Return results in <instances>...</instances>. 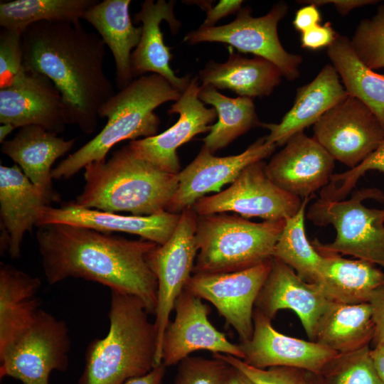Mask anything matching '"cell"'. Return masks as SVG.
<instances>
[{
    "label": "cell",
    "mask_w": 384,
    "mask_h": 384,
    "mask_svg": "<svg viewBox=\"0 0 384 384\" xmlns=\"http://www.w3.org/2000/svg\"><path fill=\"white\" fill-rule=\"evenodd\" d=\"M36 240L49 284L68 278L95 282L137 297L155 314L158 281L149 255L158 244L65 224L38 227Z\"/></svg>",
    "instance_id": "6da1fadb"
},
{
    "label": "cell",
    "mask_w": 384,
    "mask_h": 384,
    "mask_svg": "<svg viewBox=\"0 0 384 384\" xmlns=\"http://www.w3.org/2000/svg\"><path fill=\"white\" fill-rule=\"evenodd\" d=\"M23 67L48 77L60 92L69 124L85 134L115 94L104 70L106 45L80 21H43L22 33Z\"/></svg>",
    "instance_id": "7a4b0ae2"
},
{
    "label": "cell",
    "mask_w": 384,
    "mask_h": 384,
    "mask_svg": "<svg viewBox=\"0 0 384 384\" xmlns=\"http://www.w3.org/2000/svg\"><path fill=\"white\" fill-rule=\"evenodd\" d=\"M85 186L76 206L146 216L166 211L178 186V174L166 172L137 156L129 145L85 168Z\"/></svg>",
    "instance_id": "3957f363"
},
{
    "label": "cell",
    "mask_w": 384,
    "mask_h": 384,
    "mask_svg": "<svg viewBox=\"0 0 384 384\" xmlns=\"http://www.w3.org/2000/svg\"><path fill=\"white\" fill-rule=\"evenodd\" d=\"M149 315L137 297L111 291L108 333L88 345L78 384H124L156 367L157 333Z\"/></svg>",
    "instance_id": "277c9868"
},
{
    "label": "cell",
    "mask_w": 384,
    "mask_h": 384,
    "mask_svg": "<svg viewBox=\"0 0 384 384\" xmlns=\"http://www.w3.org/2000/svg\"><path fill=\"white\" fill-rule=\"evenodd\" d=\"M181 94L157 74L134 79L101 107L99 117L107 119L105 126L53 169V179L70 178L87 164L105 161L111 149L124 140L156 135L160 119L155 109L166 102H176Z\"/></svg>",
    "instance_id": "5b68a950"
},
{
    "label": "cell",
    "mask_w": 384,
    "mask_h": 384,
    "mask_svg": "<svg viewBox=\"0 0 384 384\" xmlns=\"http://www.w3.org/2000/svg\"><path fill=\"white\" fill-rule=\"evenodd\" d=\"M285 220L255 223L226 213L198 215V254L193 272L209 274L245 270L273 257Z\"/></svg>",
    "instance_id": "8992f818"
},
{
    "label": "cell",
    "mask_w": 384,
    "mask_h": 384,
    "mask_svg": "<svg viewBox=\"0 0 384 384\" xmlns=\"http://www.w3.org/2000/svg\"><path fill=\"white\" fill-rule=\"evenodd\" d=\"M368 199L384 201V194L376 188L354 191L351 198L327 201L318 198L306 218L319 226L331 225L336 231L334 240L324 244L318 239L312 245L319 252L352 255L384 270V209L369 208Z\"/></svg>",
    "instance_id": "52a82bcc"
},
{
    "label": "cell",
    "mask_w": 384,
    "mask_h": 384,
    "mask_svg": "<svg viewBox=\"0 0 384 384\" xmlns=\"http://www.w3.org/2000/svg\"><path fill=\"white\" fill-rule=\"evenodd\" d=\"M71 340L65 321L40 309L31 325L0 353V378L22 384H50L53 370L69 364Z\"/></svg>",
    "instance_id": "ba28073f"
},
{
    "label": "cell",
    "mask_w": 384,
    "mask_h": 384,
    "mask_svg": "<svg viewBox=\"0 0 384 384\" xmlns=\"http://www.w3.org/2000/svg\"><path fill=\"white\" fill-rule=\"evenodd\" d=\"M288 6L284 1L273 5L270 11L260 17H253L250 6L242 7L230 23L208 28L199 27L183 38L190 45L204 42L228 44L242 53H250L274 64L282 76L294 80L299 76L302 57L287 52L278 36V23L287 15Z\"/></svg>",
    "instance_id": "9c48e42d"
},
{
    "label": "cell",
    "mask_w": 384,
    "mask_h": 384,
    "mask_svg": "<svg viewBox=\"0 0 384 384\" xmlns=\"http://www.w3.org/2000/svg\"><path fill=\"white\" fill-rule=\"evenodd\" d=\"M262 160L246 166L226 189L198 200L191 208L197 215L233 212L247 218L285 220L300 209L302 199L274 183Z\"/></svg>",
    "instance_id": "30bf717a"
},
{
    "label": "cell",
    "mask_w": 384,
    "mask_h": 384,
    "mask_svg": "<svg viewBox=\"0 0 384 384\" xmlns=\"http://www.w3.org/2000/svg\"><path fill=\"white\" fill-rule=\"evenodd\" d=\"M197 214L191 207L180 213L178 225L169 240L158 245L149 255V265L158 281L154 324L157 333L156 365L161 363V344L171 311L191 277L198 247Z\"/></svg>",
    "instance_id": "8fae6325"
},
{
    "label": "cell",
    "mask_w": 384,
    "mask_h": 384,
    "mask_svg": "<svg viewBox=\"0 0 384 384\" xmlns=\"http://www.w3.org/2000/svg\"><path fill=\"white\" fill-rule=\"evenodd\" d=\"M313 138L350 169L366 159L384 139V129L373 112L348 95L313 125Z\"/></svg>",
    "instance_id": "7c38bea8"
},
{
    "label": "cell",
    "mask_w": 384,
    "mask_h": 384,
    "mask_svg": "<svg viewBox=\"0 0 384 384\" xmlns=\"http://www.w3.org/2000/svg\"><path fill=\"white\" fill-rule=\"evenodd\" d=\"M272 259L237 272L194 274L185 289L210 302L241 342L248 341L253 333L255 302L270 272Z\"/></svg>",
    "instance_id": "4fadbf2b"
},
{
    "label": "cell",
    "mask_w": 384,
    "mask_h": 384,
    "mask_svg": "<svg viewBox=\"0 0 384 384\" xmlns=\"http://www.w3.org/2000/svg\"><path fill=\"white\" fill-rule=\"evenodd\" d=\"M200 81L193 77L181 97L168 110L169 114H178V121L161 134L130 141L134 154L160 169L178 174L181 165L177 149L196 135L210 132L218 117L213 107L208 108L199 99Z\"/></svg>",
    "instance_id": "5bb4252c"
},
{
    "label": "cell",
    "mask_w": 384,
    "mask_h": 384,
    "mask_svg": "<svg viewBox=\"0 0 384 384\" xmlns=\"http://www.w3.org/2000/svg\"><path fill=\"white\" fill-rule=\"evenodd\" d=\"M0 122L16 128L39 126L57 134L69 124L62 95L53 82L24 67L9 86L0 88Z\"/></svg>",
    "instance_id": "9a60e30c"
},
{
    "label": "cell",
    "mask_w": 384,
    "mask_h": 384,
    "mask_svg": "<svg viewBox=\"0 0 384 384\" xmlns=\"http://www.w3.org/2000/svg\"><path fill=\"white\" fill-rule=\"evenodd\" d=\"M174 309V320L168 324L161 344V363L166 367L178 364L199 350L243 360L244 354L238 344L231 343L210 322L208 316L210 309L200 297L184 289Z\"/></svg>",
    "instance_id": "2e32d148"
},
{
    "label": "cell",
    "mask_w": 384,
    "mask_h": 384,
    "mask_svg": "<svg viewBox=\"0 0 384 384\" xmlns=\"http://www.w3.org/2000/svg\"><path fill=\"white\" fill-rule=\"evenodd\" d=\"M277 146L259 138L243 152L216 156L203 146L196 158L178 173V186L166 211L181 213L198 200L211 192L219 193L222 187L233 183L248 165L270 156Z\"/></svg>",
    "instance_id": "e0dca14e"
},
{
    "label": "cell",
    "mask_w": 384,
    "mask_h": 384,
    "mask_svg": "<svg viewBox=\"0 0 384 384\" xmlns=\"http://www.w3.org/2000/svg\"><path fill=\"white\" fill-rule=\"evenodd\" d=\"M271 319L258 310L253 313L251 338L238 346L243 361L258 368L288 367L319 376L338 353L316 341L288 336L274 329Z\"/></svg>",
    "instance_id": "ac0fdd59"
},
{
    "label": "cell",
    "mask_w": 384,
    "mask_h": 384,
    "mask_svg": "<svg viewBox=\"0 0 384 384\" xmlns=\"http://www.w3.org/2000/svg\"><path fill=\"white\" fill-rule=\"evenodd\" d=\"M334 161L313 137L301 132L272 157L265 171L278 186L303 200L327 186Z\"/></svg>",
    "instance_id": "d6986e66"
},
{
    "label": "cell",
    "mask_w": 384,
    "mask_h": 384,
    "mask_svg": "<svg viewBox=\"0 0 384 384\" xmlns=\"http://www.w3.org/2000/svg\"><path fill=\"white\" fill-rule=\"evenodd\" d=\"M331 302L319 284L304 281L292 268L272 257L255 307L271 320L281 309L293 311L309 340L314 341L318 321Z\"/></svg>",
    "instance_id": "ffe728a7"
},
{
    "label": "cell",
    "mask_w": 384,
    "mask_h": 384,
    "mask_svg": "<svg viewBox=\"0 0 384 384\" xmlns=\"http://www.w3.org/2000/svg\"><path fill=\"white\" fill-rule=\"evenodd\" d=\"M179 218L180 213L168 211L146 216L124 215L80 207L71 202L58 208L45 206L39 214L36 226L65 224L103 233H126L164 245L174 233Z\"/></svg>",
    "instance_id": "44dd1931"
},
{
    "label": "cell",
    "mask_w": 384,
    "mask_h": 384,
    "mask_svg": "<svg viewBox=\"0 0 384 384\" xmlns=\"http://www.w3.org/2000/svg\"><path fill=\"white\" fill-rule=\"evenodd\" d=\"M53 200L36 186L17 164L0 166L1 250L21 255L25 233L36 226L41 210Z\"/></svg>",
    "instance_id": "7402d4cb"
},
{
    "label": "cell",
    "mask_w": 384,
    "mask_h": 384,
    "mask_svg": "<svg viewBox=\"0 0 384 384\" xmlns=\"http://www.w3.org/2000/svg\"><path fill=\"white\" fill-rule=\"evenodd\" d=\"M175 1L145 0L134 15V21L142 23L140 41L131 55V68L134 79L146 73L162 76L178 92L188 87L191 77H178L170 67L173 58L170 48L165 45L160 24L166 21L173 34L178 33L181 22L174 12Z\"/></svg>",
    "instance_id": "603a6c76"
},
{
    "label": "cell",
    "mask_w": 384,
    "mask_h": 384,
    "mask_svg": "<svg viewBox=\"0 0 384 384\" xmlns=\"http://www.w3.org/2000/svg\"><path fill=\"white\" fill-rule=\"evenodd\" d=\"M348 96L334 66L325 65L311 82L297 89L292 107L279 123L262 122V127L270 131L266 142L277 146L284 145Z\"/></svg>",
    "instance_id": "cb8c5ba5"
},
{
    "label": "cell",
    "mask_w": 384,
    "mask_h": 384,
    "mask_svg": "<svg viewBox=\"0 0 384 384\" xmlns=\"http://www.w3.org/2000/svg\"><path fill=\"white\" fill-rule=\"evenodd\" d=\"M75 139L65 140L43 127L20 128L11 139L1 144V152L11 158L26 176L53 201L59 200L52 183V166L74 146Z\"/></svg>",
    "instance_id": "d4e9b609"
},
{
    "label": "cell",
    "mask_w": 384,
    "mask_h": 384,
    "mask_svg": "<svg viewBox=\"0 0 384 384\" xmlns=\"http://www.w3.org/2000/svg\"><path fill=\"white\" fill-rule=\"evenodd\" d=\"M319 252L322 259L316 283L331 302L370 303L373 295L384 287V270L376 265L338 254Z\"/></svg>",
    "instance_id": "484cf974"
},
{
    "label": "cell",
    "mask_w": 384,
    "mask_h": 384,
    "mask_svg": "<svg viewBox=\"0 0 384 384\" xmlns=\"http://www.w3.org/2000/svg\"><path fill=\"white\" fill-rule=\"evenodd\" d=\"M130 0L98 1L82 19L91 24L111 50L115 63V81L119 90L134 79L131 68L132 50L140 41L142 27L134 26L129 15Z\"/></svg>",
    "instance_id": "4316f807"
},
{
    "label": "cell",
    "mask_w": 384,
    "mask_h": 384,
    "mask_svg": "<svg viewBox=\"0 0 384 384\" xmlns=\"http://www.w3.org/2000/svg\"><path fill=\"white\" fill-rule=\"evenodd\" d=\"M282 77L279 68L270 61L258 56L245 58L232 49L227 61L210 60L198 76L201 85L229 90L251 99L270 95Z\"/></svg>",
    "instance_id": "83f0119b"
},
{
    "label": "cell",
    "mask_w": 384,
    "mask_h": 384,
    "mask_svg": "<svg viewBox=\"0 0 384 384\" xmlns=\"http://www.w3.org/2000/svg\"><path fill=\"white\" fill-rule=\"evenodd\" d=\"M38 277L0 263V353L32 324L39 311Z\"/></svg>",
    "instance_id": "f1b7e54d"
},
{
    "label": "cell",
    "mask_w": 384,
    "mask_h": 384,
    "mask_svg": "<svg viewBox=\"0 0 384 384\" xmlns=\"http://www.w3.org/2000/svg\"><path fill=\"white\" fill-rule=\"evenodd\" d=\"M374 331L370 303L331 302L318 321L314 341L338 354H346L370 346Z\"/></svg>",
    "instance_id": "f546056e"
},
{
    "label": "cell",
    "mask_w": 384,
    "mask_h": 384,
    "mask_svg": "<svg viewBox=\"0 0 384 384\" xmlns=\"http://www.w3.org/2000/svg\"><path fill=\"white\" fill-rule=\"evenodd\" d=\"M327 55L348 95L365 104L384 129V74L364 65L344 36L337 35L327 48Z\"/></svg>",
    "instance_id": "4dcf8cb0"
},
{
    "label": "cell",
    "mask_w": 384,
    "mask_h": 384,
    "mask_svg": "<svg viewBox=\"0 0 384 384\" xmlns=\"http://www.w3.org/2000/svg\"><path fill=\"white\" fill-rule=\"evenodd\" d=\"M198 97L203 103L212 105L217 112L218 122L203 139V146L213 154L252 128L262 127L251 98L229 97L211 85H201Z\"/></svg>",
    "instance_id": "1f68e13d"
},
{
    "label": "cell",
    "mask_w": 384,
    "mask_h": 384,
    "mask_svg": "<svg viewBox=\"0 0 384 384\" xmlns=\"http://www.w3.org/2000/svg\"><path fill=\"white\" fill-rule=\"evenodd\" d=\"M98 0H14L1 1L0 26L23 33L43 21L77 22Z\"/></svg>",
    "instance_id": "d6a6232c"
},
{
    "label": "cell",
    "mask_w": 384,
    "mask_h": 384,
    "mask_svg": "<svg viewBox=\"0 0 384 384\" xmlns=\"http://www.w3.org/2000/svg\"><path fill=\"white\" fill-rule=\"evenodd\" d=\"M311 197L303 199L299 211L285 219L274 246L273 257L292 268L304 281L316 283L322 255L309 241L304 225L306 206Z\"/></svg>",
    "instance_id": "836d02e7"
},
{
    "label": "cell",
    "mask_w": 384,
    "mask_h": 384,
    "mask_svg": "<svg viewBox=\"0 0 384 384\" xmlns=\"http://www.w3.org/2000/svg\"><path fill=\"white\" fill-rule=\"evenodd\" d=\"M370 346L338 354L319 376L323 384H384L370 356Z\"/></svg>",
    "instance_id": "e575fe53"
},
{
    "label": "cell",
    "mask_w": 384,
    "mask_h": 384,
    "mask_svg": "<svg viewBox=\"0 0 384 384\" xmlns=\"http://www.w3.org/2000/svg\"><path fill=\"white\" fill-rule=\"evenodd\" d=\"M350 41L364 65L373 70L384 68V4L371 18L361 21Z\"/></svg>",
    "instance_id": "d590c367"
},
{
    "label": "cell",
    "mask_w": 384,
    "mask_h": 384,
    "mask_svg": "<svg viewBox=\"0 0 384 384\" xmlns=\"http://www.w3.org/2000/svg\"><path fill=\"white\" fill-rule=\"evenodd\" d=\"M378 171L384 174V139L375 150L354 168L333 174L329 183L321 190L320 199L334 201L345 199L366 172Z\"/></svg>",
    "instance_id": "8d00e7d4"
},
{
    "label": "cell",
    "mask_w": 384,
    "mask_h": 384,
    "mask_svg": "<svg viewBox=\"0 0 384 384\" xmlns=\"http://www.w3.org/2000/svg\"><path fill=\"white\" fill-rule=\"evenodd\" d=\"M229 367L218 358L188 356L178 363L174 384H220Z\"/></svg>",
    "instance_id": "74e56055"
},
{
    "label": "cell",
    "mask_w": 384,
    "mask_h": 384,
    "mask_svg": "<svg viewBox=\"0 0 384 384\" xmlns=\"http://www.w3.org/2000/svg\"><path fill=\"white\" fill-rule=\"evenodd\" d=\"M213 357L240 370L256 384H302L305 373L304 370L288 367L258 368L228 354L213 353Z\"/></svg>",
    "instance_id": "f35d334b"
},
{
    "label": "cell",
    "mask_w": 384,
    "mask_h": 384,
    "mask_svg": "<svg viewBox=\"0 0 384 384\" xmlns=\"http://www.w3.org/2000/svg\"><path fill=\"white\" fill-rule=\"evenodd\" d=\"M23 68L22 33L2 28L0 33V88L9 86Z\"/></svg>",
    "instance_id": "ab89813d"
},
{
    "label": "cell",
    "mask_w": 384,
    "mask_h": 384,
    "mask_svg": "<svg viewBox=\"0 0 384 384\" xmlns=\"http://www.w3.org/2000/svg\"><path fill=\"white\" fill-rule=\"evenodd\" d=\"M193 2L196 3L191 2V4L198 5L206 13V18L200 27L208 28L215 26V24L221 18L238 13L242 8L243 1L220 0L214 7H212L211 1H195Z\"/></svg>",
    "instance_id": "60d3db41"
},
{
    "label": "cell",
    "mask_w": 384,
    "mask_h": 384,
    "mask_svg": "<svg viewBox=\"0 0 384 384\" xmlns=\"http://www.w3.org/2000/svg\"><path fill=\"white\" fill-rule=\"evenodd\" d=\"M337 35L331 23L318 24L302 33V47L312 50L328 48L334 41Z\"/></svg>",
    "instance_id": "b9f144b4"
},
{
    "label": "cell",
    "mask_w": 384,
    "mask_h": 384,
    "mask_svg": "<svg viewBox=\"0 0 384 384\" xmlns=\"http://www.w3.org/2000/svg\"><path fill=\"white\" fill-rule=\"evenodd\" d=\"M370 304L373 309L375 331L371 345L373 347L384 343V287L372 297Z\"/></svg>",
    "instance_id": "7bdbcfd3"
},
{
    "label": "cell",
    "mask_w": 384,
    "mask_h": 384,
    "mask_svg": "<svg viewBox=\"0 0 384 384\" xmlns=\"http://www.w3.org/2000/svg\"><path fill=\"white\" fill-rule=\"evenodd\" d=\"M320 21L321 14L317 6L307 4L297 11L293 24L302 33L319 24Z\"/></svg>",
    "instance_id": "ee69618b"
},
{
    "label": "cell",
    "mask_w": 384,
    "mask_h": 384,
    "mask_svg": "<svg viewBox=\"0 0 384 384\" xmlns=\"http://www.w3.org/2000/svg\"><path fill=\"white\" fill-rule=\"evenodd\" d=\"M300 4H313L316 6L325 4H332L335 6L338 13L342 15H347L351 11L365 6L367 5L375 4L379 1L376 0H309L299 1Z\"/></svg>",
    "instance_id": "f6af8a7d"
},
{
    "label": "cell",
    "mask_w": 384,
    "mask_h": 384,
    "mask_svg": "<svg viewBox=\"0 0 384 384\" xmlns=\"http://www.w3.org/2000/svg\"><path fill=\"white\" fill-rule=\"evenodd\" d=\"M166 367L161 363L154 367L148 373L131 378L124 384H161L166 373Z\"/></svg>",
    "instance_id": "bcb514c9"
},
{
    "label": "cell",
    "mask_w": 384,
    "mask_h": 384,
    "mask_svg": "<svg viewBox=\"0 0 384 384\" xmlns=\"http://www.w3.org/2000/svg\"><path fill=\"white\" fill-rule=\"evenodd\" d=\"M220 384H256L240 370L230 365Z\"/></svg>",
    "instance_id": "7dc6e473"
},
{
    "label": "cell",
    "mask_w": 384,
    "mask_h": 384,
    "mask_svg": "<svg viewBox=\"0 0 384 384\" xmlns=\"http://www.w3.org/2000/svg\"><path fill=\"white\" fill-rule=\"evenodd\" d=\"M370 356L376 371L384 381V343L370 348Z\"/></svg>",
    "instance_id": "c3c4849f"
},
{
    "label": "cell",
    "mask_w": 384,
    "mask_h": 384,
    "mask_svg": "<svg viewBox=\"0 0 384 384\" xmlns=\"http://www.w3.org/2000/svg\"><path fill=\"white\" fill-rule=\"evenodd\" d=\"M16 127L10 124V123H5L1 124L0 127V142L2 144L4 142L6 139V137L13 132L14 129H15Z\"/></svg>",
    "instance_id": "681fc988"
},
{
    "label": "cell",
    "mask_w": 384,
    "mask_h": 384,
    "mask_svg": "<svg viewBox=\"0 0 384 384\" xmlns=\"http://www.w3.org/2000/svg\"><path fill=\"white\" fill-rule=\"evenodd\" d=\"M302 384H323L320 378L313 373L305 371Z\"/></svg>",
    "instance_id": "f907efd6"
},
{
    "label": "cell",
    "mask_w": 384,
    "mask_h": 384,
    "mask_svg": "<svg viewBox=\"0 0 384 384\" xmlns=\"http://www.w3.org/2000/svg\"><path fill=\"white\" fill-rule=\"evenodd\" d=\"M162 384V383H161Z\"/></svg>",
    "instance_id": "816d5d0a"
}]
</instances>
